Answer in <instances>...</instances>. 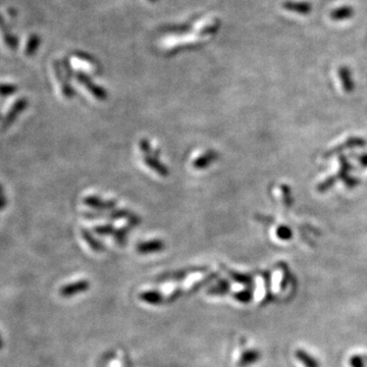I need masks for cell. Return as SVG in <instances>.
<instances>
[{
  "instance_id": "cell-1",
  "label": "cell",
  "mask_w": 367,
  "mask_h": 367,
  "mask_svg": "<svg viewBox=\"0 0 367 367\" xmlns=\"http://www.w3.org/2000/svg\"><path fill=\"white\" fill-rule=\"evenodd\" d=\"M140 145H141V149H142V151H143V153H144V156H145V158H144L145 164H146L150 169H152L153 171H155L158 175L164 176V177L168 176V175H169L168 169H167L165 166H162V165L159 162V160L153 155V152H152V150H151V147H150L149 142H148L147 140H142V141L140 142Z\"/></svg>"
},
{
  "instance_id": "cell-2",
  "label": "cell",
  "mask_w": 367,
  "mask_h": 367,
  "mask_svg": "<svg viewBox=\"0 0 367 367\" xmlns=\"http://www.w3.org/2000/svg\"><path fill=\"white\" fill-rule=\"evenodd\" d=\"M76 78H77V81L82 84L87 90L89 92H91L92 95L98 99V100H105L107 98V92L105 91L102 87L96 85L93 83L91 79L84 73H78L76 75Z\"/></svg>"
},
{
  "instance_id": "cell-3",
  "label": "cell",
  "mask_w": 367,
  "mask_h": 367,
  "mask_svg": "<svg viewBox=\"0 0 367 367\" xmlns=\"http://www.w3.org/2000/svg\"><path fill=\"white\" fill-rule=\"evenodd\" d=\"M218 29H219V21L217 18H208L206 21H203L201 24L197 26L194 35L198 38V40H201L205 37L215 34L218 31Z\"/></svg>"
},
{
  "instance_id": "cell-4",
  "label": "cell",
  "mask_w": 367,
  "mask_h": 367,
  "mask_svg": "<svg viewBox=\"0 0 367 367\" xmlns=\"http://www.w3.org/2000/svg\"><path fill=\"white\" fill-rule=\"evenodd\" d=\"M282 8L290 12H295L297 14L306 15L312 11V4L308 1H294V0H286L281 4Z\"/></svg>"
},
{
  "instance_id": "cell-5",
  "label": "cell",
  "mask_w": 367,
  "mask_h": 367,
  "mask_svg": "<svg viewBox=\"0 0 367 367\" xmlns=\"http://www.w3.org/2000/svg\"><path fill=\"white\" fill-rule=\"evenodd\" d=\"M28 101L26 99H19L10 109L9 113L6 115V117L2 121V126L0 128L1 131H5L7 128L11 126V124L14 121V119L18 116V114L27 108Z\"/></svg>"
},
{
  "instance_id": "cell-6",
  "label": "cell",
  "mask_w": 367,
  "mask_h": 367,
  "mask_svg": "<svg viewBox=\"0 0 367 367\" xmlns=\"http://www.w3.org/2000/svg\"><path fill=\"white\" fill-rule=\"evenodd\" d=\"M354 13H355V10L352 6L342 5V6H339L335 9H333L330 13V17L332 21L342 22V21H347V19L352 18Z\"/></svg>"
},
{
  "instance_id": "cell-7",
  "label": "cell",
  "mask_w": 367,
  "mask_h": 367,
  "mask_svg": "<svg viewBox=\"0 0 367 367\" xmlns=\"http://www.w3.org/2000/svg\"><path fill=\"white\" fill-rule=\"evenodd\" d=\"M88 289V282L85 280H80L74 283H70L68 286H65L60 290V295L63 297H71L73 295H76L80 292H84Z\"/></svg>"
},
{
  "instance_id": "cell-8",
  "label": "cell",
  "mask_w": 367,
  "mask_h": 367,
  "mask_svg": "<svg viewBox=\"0 0 367 367\" xmlns=\"http://www.w3.org/2000/svg\"><path fill=\"white\" fill-rule=\"evenodd\" d=\"M164 248H165L164 242H161L160 240H152L139 244L137 247V251L140 252L141 254H149L152 252L160 251Z\"/></svg>"
},
{
  "instance_id": "cell-9",
  "label": "cell",
  "mask_w": 367,
  "mask_h": 367,
  "mask_svg": "<svg viewBox=\"0 0 367 367\" xmlns=\"http://www.w3.org/2000/svg\"><path fill=\"white\" fill-rule=\"evenodd\" d=\"M57 66H58V65L54 64V72H55V75H56L57 80H58L59 83H60L62 91H63L65 96H67L68 98H71V97H73V95L75 94V92L72 89V87H71L70 84L68 83V79L65 78V76L63 75V73H62L59 67H57Z\"/></svg>"
},
{
  "instance_id": "cell-10",
  "label": "cell",
  "mask_w": 367,
  "mask_h": 367,
  "mask_svg": "<svg viewBox=\"0 0 367 367\" xmlns=\"http://www.w3.org/2000/svg\"><path fill=\"white\" fill-rule=\"evenodd\" d=\"M215 159H217V154L213 151H208L204 155L200 156L193 162V167L196 169H205L207 168L211 162H213Z\"/></svg>"
},
{
  "instance_id": "cell-11",
  "label": "cell",
  "mask_w": 367,
  "mask_h": 367,
  "mask_svg": "<svg viewBox=\"0 0 367 367\" xmlns=\"http://www.w3.org/2000/svg\"><path fill=\"white\" fill-rule=\"evenodd\" d=\"M84 202L92 206V207H95V208H106V209H109L111 207H113L115 205V202L113 201H102L100 198H97V197H88L84 200Z\"/></svg>"
},
{
  "instance_id": "cell-12",
  "label": "cell",
  "mask_w": 367,
  "mask_h": 367,
  "mask_svg": "<svg viewBox=\"0 0 367 367\" xmlns=\"http://www.w3.org/2000/svg\"><path fill=\"white\" fill-rule=\"evenodd\" d=\"M338 73H339V77H340V79H341V81H342V84H343V86L345 87V89H346L347 91L352 90V88H353V81H352V76H351L350 71H349L347 68L342 67V68L339 69V72H338Z\"/></svg>"
},
{
  "instance_id": "cell-13",
  "label": "cell",
  "mask_w": 367,
  "mask_h": 367,
  "mask_svg": "<svg viewBox=\"0 0 367 367\" xmlns=\"http://www.w3.org/2000/svg\"><path fill=\"white\" fill-rule=\"evenodd\" d=\"M82 234H83V236H84V238H85V240L89 243V245L91 246L92 248L94 249V250H100V249H102V247H101V245L99 244V243H97L93 238H92L91 235L87 232V231H83L82 232Z\"/></svg>"
},
{
  "instance_id": "cell-14",
  "label": "cell",
  "mask_w": 367,
  "mask_h": 367,
  "mask_svg": "<svg viewBox=\"0 0 367 367\" xmlns=\"http://www.w3.org/2000/svg\"><path fill=\"white\" fill-rule=\"evenodd\" d=\"M15 91H16V88L13 85H9V84L0 85V95L1 96H9Z\"/></svg>"
},
{
  "instance_id": "cell-15",
  "label": "cell",
  "mask_w": 367,
  "mask_h": 367,
  "mask_svg": "<svg viewBox=\"0 0 367 367\" xmlns=\"http://www.w3.org/2000/svg\"><path fill=\"white\" fill-rule=\"evenodd\" d=\"M95 231L101 235H109L113 233V228L111 226H102L95 228Z\"/></svg>"
},
{
  "instance_id": "cell-16",
  "label": "cell",
  "mask_w": 367,
  "mask_h": 367,
  "mask_svg": "<svg viewBox=\"0 0 367 367\" xmlns=\"http://www.w3.org/2000/svg\"><path fill=\"white\" fill-rule=\"evenodd\" d=\"M38 44H39V40L37 37H33V39L30 41L29 43V46H28V54H33L37 47H38Z\"/></svg>"
},
{
  "instance_id": "cell-17",
  "label": "cell",
  "mask_w": 367,
  "mask_h": 367,
  "mask_svg": "<svg viewBox=\"0 0 367 367\" xmlns=\"http://www.w3.org/2000/svg\"><path fill=\"white\" fill-rule=\"evenodd\" d=\"M5 205H6V198L2 190V187L0 186V210H2L5 207Z\"/></svg>"
},
{
  "instance_id": "cell-18",
  "label": "cell",
  "mask_w": 367,
  "mask_h": 367,
  "mask_svg": "<svg viewBox=\"0 0 367 367\" xmlns=\"http://www.w3.org/2000/svg\"><path fill=\"white\" fill-rule=\"evenodd\" d=\"M2 348H3V339H2L1 334H0V350H2Z\"/></svg>"
},
{
  "instance_id": "cell-19",
  "label": "cell",
  "mask_w": 367,
  "mask_h": 367,
  "mask_svg": "<svg viewBox=\"0 0 367 367\" xmlns=\"http://www.w3.org/2000/svg\"><path fill=\"white\" fill-rule=\"evenodd\" d=\"M148 2H150V3H155L157 0H147Z\"/></svg>"
}]
</instances>
